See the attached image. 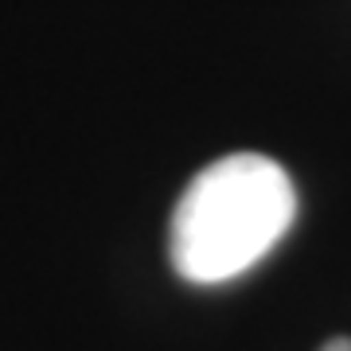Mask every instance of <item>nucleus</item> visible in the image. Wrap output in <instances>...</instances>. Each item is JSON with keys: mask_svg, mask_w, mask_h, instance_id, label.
<instances>
[{"mask_svg": "<svg viewBox=\"0 0 351 351\" xmlns=\"http://www.w3.org/2000/svg\"><path fill=\"white\" fill-rule=\"evenodd\" d=\"M297 219V191L277 160L234 152L191 176L172 211L176 274L195 285H219L258 265Z\"/></svg>", "mask_w": 351, "mask_h": 351, "instance_id": "f257e3e1", "label": "nucleus"}, {"mask_svg": "<svg viewBox=\"0 0 351 351\" xmlns=\"http://www.w3.org/2000/svg\"><path fill=\"white\" fill-rule=\"evenodd\" d=\"M320 351H351V339H348V336H339V339H328V343H324Z\"/></svg>", "mask_w": 351, "mask_h": 351, "instance_id": "f03ea898", "label": "nucleus"}]
</instances>
